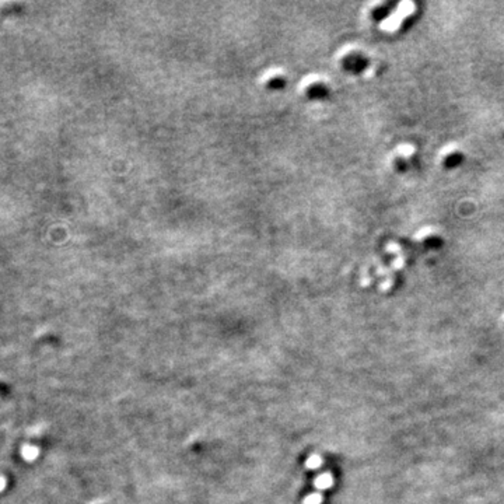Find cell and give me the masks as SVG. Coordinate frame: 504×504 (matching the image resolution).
Segmentation results:
<instances>
[{
    "label": "cell",
    "mask_w": 504,
    "mask_h": 504,
    "mask_svg": "<svg viewBox=\"0 0 504 504\" xmlns=\"http://www.w3.org/2000/svg\"><path fill=\"white\" fill-rule=\"evenodd\" d=\"M467 160V153L462 149L461 146L454 145H445L437 156V164L444 170V171H454L458 170L460 167Z\"/></svg>",
    "instance_id": "277c9868"
},
{
    "label": "cell",
    "mask_w": 504,
    "mask_h": 504,
    "mask_svg": "<svg viewBox=\"0 0 504 504\" xmlns=\"http://www.w3.org/2000/svg\"><path fill=\"white\" fill-rule=\"evenodd\" d=\"M322 465V458L319 455H311L308 456V460L306 462V467L308 469H316Z\"/></svg>",
    "instance_id": "ba28073f"
},
{
    "label": "cell",
    "mask_w": 504,
    "mask_h": 504,
    "mask_svg": "<svg viewBox=\"0 0 504 504\" xmlns=\"http://www.w3.org/2000/svg\"><path fill=\"white\" fill-rule=\"evenodd\" d=\"M321 503H322V496L319 493L308 494L306 499H304V504H321Z\"/></svg>",
    "instance_id": "9c48e42d"
},
{
    "label": "cell",
    "mask_w": 504,
    "mask_h": 504,
    "mask_svg": "<svg viewBox=\"0 0 504 504\" xmlns=\"http://www.w3.org/2000/svg\"><path fill=\"white\" fill-rule=\"evenodd\" d=\"M420 160L418 147L410 143L398 145L388 156V166L398 175H405L416 168Z\"/></svg>",
    "instance_id": "6da1fadb"
},
{
    "label": "cell",
    "mask_w": 504,
    "mask_h": 504,
    "mask_svg": "<svg viewBox=\"0 0 504 504\" xmlns=\"http://www.w3.org/2000/svg\"><path fill=\"white\" fill-rule=\"evenodd\" d=\"M331 93V86L325 80H314L307 87V94L312 100H324Z\"/></svg>",
    "instance_id": "8992f818"
},
{
    "label": "cell",
    "mask_w": 504,
    "mask_h": 504,
    "mask_svg": "<svg viewBox=\"0 0 504 504\" xmlns=\"http://www.w3.org/2000/svg\"><path fill=\"white\" fill-rule=\"evenodd\" d=\"M339 66L348 75H361L365 70L370 69V55L367 54L364 49L350 47V48L345 49L339 56Z\"/></svg>",
    "instance_id": "7a4b0ae2"
},
{
    "label": "cell",
    "mask_w": 504,
    "mask_h": 504,
    "mask_svg": "<svg viewBox=\"0 0 504 504\" xmlns=\"http://www.w3.org/2000/svg\"><path fill=\"white\" fill-rule=\"evenodd\" d=\"M394 14V6H392L391 2H385V0H381V2H374L369 6V10H367V17L369 20L376 24H381V22L388 21L390 18Z\"/></svg>",
    "instance_id": "5b68a950"
},
{
    "label": "cell",
    "mask_w": 504,
    "mask_h": 504,
    "mask_svg": "<svg viewBox=\"0 0 504 504\" xmlns=\"http://www.w3.org/2000/svg\"><path fill=\"white\" fill-rule=\"evenodd\" d=\"M415 244L426 252H439L445 245V237L434 225H426L416 231Z\"/></svg>",
    "instance_id": "3957f363"
},
{
    "label": "cell",
    "mask_w": 504,
    "mask_h": 504,
    "mask_svg": "<svg viewBox=\"0 0 504 504\" xmlns=\"http://www.w3.org/2000/svg\"><path fill=\"white\" fill-rule=\"evenodd\" d=\"M314 485H315V488L318 489V490H327V489H329L333 485L332 475H331V473H321V475L315 479Z\"/></svg>",
    "instance_id": "52a82bcc"
}]
</instances>
